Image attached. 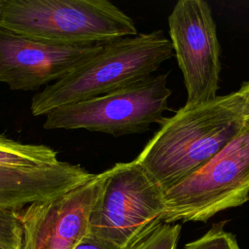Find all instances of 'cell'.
I'll list each match as a JSON object with an SVG mask.
<instances>
[{
    "instance_id": "obj_16",
    "label": "cell",
    "mask_w": 249,
    "mask_h": 249,
    "mask_svg": "<svg viewBox=\"0 0 249 249\" xmlns=\"http://www.w3.org/2000/svg\"><path fill=\"white\" fill-rule=\"evenodd\" d=\"M233 92L240 116L244 121L249 120V81L244 83L238 90Z\"/></svg>"
},
{
    "instance_id": "obj_3",
    "label": "cell",
    "mask_w": 249,
    "mask_h": 249,
    "mask_svg": "<svg viewBox=\"0 0 249 249\" xmlns=\"http://www.w3.org/2000/svg\"><path fill=\"white\" fill-rule=\"evenodd\" d=\"M0 27L68 45L138 34L133 19L108 0H0Z\"/></svg>"
},
{
    "instance_id": "obj_2",
    "label": "cell",
    "mask_w": 249,
    "mask_h": 249,
    "mask_svg": "<svg viewBox=\"0 0 249 249\" xmlns=\"http://www.w3.org/2000/svg\"><path fill=\"white\" fill-rule=\"evenodd\" d=\"M173 55L170 39L161 30L108 42L95 55L36 93L31 114L45 116L57 107L106 94L152 75Z\"/></svg>"
},
{
    "instance_id": "obj_9",
    "label": "cell",
    "mask_w": 249,
    "mask_h": 249,
    "mask_svg": "<svg viewBox=\"0 0 249 249\" xmlns=\"http://www.w3.org/2000/svg\"><path fill=\"white\" fill-rule=\"evenodd\" d=\"M105 170L53 198L19 210L22 249H75L89 233V219L102 192Z\"/></svg>"
},
{
    "instance_id": "obj_13",
    "label": "cell",
    "mask_w": 249,
    "mask_h": 249,
    "mask_svg": "<svg viewBox=\"0 0 249 249\" xmlns=\"http://www.w3.org/2000/svg\"><path fill=\"white\" fill-rule=\"evenodd\" d=\"M22 246L19 210L0 208V249H22Z\"/></svg>"
},
{
    "instance_id": "obj_11",
    "label": "cell",
    "mask_w": 249,
    "mask_h": 249,
    "mask_svg": "<svg viewBox=\"0 0 249 249\" xmlns=\"http://www.w3.org/2000/svg\"><path fill=\"white\" fill-rule=\"evenodd\" d=\"M59 161L57 152L50 146L21 143L0 134V167L34 168Z\"/></svg>"
},
{
    "instance_id": "obj_15",
    "label": "cell",
    "mask_w": 249,
    "mask_h": 249,
    "mask_svg": "<svg viewBox=\"0 0 249 249\" xmlns=\"http://www.w3.org/2000/svg\"><path fill=\"white\" fill-rule=\"evenodd\" d=\"M129 248H125V249H129ZM75 249H124V248H121L109 241H106L102 238H99L97 236H94L89 233L76 246Z\"/></svg>"
},
{
    "instance_id": "obj_5",
    "label": "cell",
    "mask_w": 249,
    "mask_h": 249,
    "mask_svg": "<svg viewBox=\"0 0 249 249\" xmlns=\"http://www.w3.org/2000/svg\"><path fill=\"white\" fill-rule=\"evenodd\" d=\"M171 89L167 75H150L106 94L57 107L45 115V129H86L115 137L143 133L161 124Z\"/></svg>"
},
{
    "instance_id": "obj_6",
    "label": "cell",
    "mask_w": 249,
    "mask_h": 249,
    "mask_svg": "<svg viewBox=\"0 0 249 249\" xmlns=\"http://www.w3.org/2000/svg\"><path fill=\"white\" fill-rule=\"evenodd\" d=\"M105 172L89 234L129 248L163 222V192L136 160L117 162Z\"/></svg>"
},
{
    "instance_id": "obj_8",
    "label": "cell",
    "mask_w": 249,
    "mask_h": 249,
    "mask_svg": "<svg viewBox=\"0 0 249 249\" xmlns=\"http://www.w3.org/2000/svg\"><path fill=\"white\" fill-rule=\"evenodd\" d=\"M105 44H58L0 27V83L13 90H37L63 78Z\"/></svg>"
},
{
    "instance_id": "obj_1",
    "label": "cell",
    "mask_w": 249,
    "mask_h": 249,
    "mask_svg": "<svg viewBox=\"0 0 249 249\" xmlns=\"http://www.w3.org/2000/svg\"><path fill=\"white\" fill-rule=\"evenodd\" d=\"M244 122L234 92L205 103L185 104L164 118L135 160L163 192L212 159Z\"/></svg>"
},
{
    "instance_id": "obj_14",
    "label": "cell",
    "mask_w": 249,
    "mask_h": 249,
    "mask_svg": "<svg viewBox=\"0 0 249 249\" xmlns=\"http://www.w3.org/2000/svg\"><path fill=\"white\" fill-rule=\"evenodd\" d=\"M183 249H240L231 232L223 229V224L214 225L199 238L186 244Z\"/></svg>"
},
{
    "instance_id": "obj_4",
    "label": "cell",
    "mask_w": 249,
    "mask_h": 249,
    "mask_svg": "<svg viewBox=\"0 0 249 249\" xmlns=\"http://www.w3.org/2000/svg\"><path fill=\"white\" fill-rule=\"evenodd\" d=\"M248 199L249 120L206 163L163 191V222H205Z\"/></svg>"
},
{
    "instance_id": "obj_10",
    "label": "cell",
    "mask_w": 249,
    "mask_h": 249,
    "mask_svg": "<svg viewBox=\"0 0 249 249\" xmlns=\"http://www.w3.org/2000/svg\"><path fill=\"white\" fill-rule=\"evenodd\" d=\"M93 175L80 164L61 160L43 167H0V208L20 210L31 203L60 196Z\"/></svg>"
},
{
    "instance_id": "obj_7",
    "label": "cell",
    "mask_w": 249,
    "mask_h": 249,
    "mask_svg": "<svg viewBox=\"0 0 249 249\" xmlns=\"http://www.w3.org/2000/svg\"><path fill=\"white\" fill-rule=\"evenodd\" d=\"M170 42L187 90V105L214 99L221 71L220 44L209 4L179 0L168 17Z\"/></svg>"
},
{
    "instance_id": "obj_12",
    "label": "cell",
    "mask_w": 249,
    "mask_h": 249,
    "mask_svg": "<svg viewBox=\"0 0 249 249\" xmlns=\"http://www.w3.org/2000/svg\"><path fill=\"white\" fill-rule=\"evenodd\" d=\"M180 231V225L162 222L129 249H177Z\"/></svg>"
}]
</instances>
